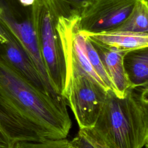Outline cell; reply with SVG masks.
<instances>
[{
  "mask_svg": "<svg viewBox=\"0 0 148 148\" xmlns=\"http://www.w3.org/2000/svg\"><path fill=\"white\" fill-rule=\"evenodd\" d=\"M0 101L44 139L66 138L72 121L66 100L35 87L0 58Z\"/></svg>",
  "mask_w": 148,
  "mask_h": 148,
  "instance_id": "1",
  "label": "cell"
},
{
  "mask_svg": "<svg viewBox=\"0 0 148 148\" xmlns=\"http://www.w3.org/2000/svg\"><path fill=\"white\" fill-rule=\"evenodd\" d=\"M0 20L23 44L39 72L45 73L46 67L34 28L32 6H25L19 0H0Z\"/></svg>",
  "mask_w": 148,
  "mask_h": 148,
  "instance_id": "5",
  "label": "cell"
},
{
  "mask_svg": "<svg viewBox=\"0 0 148 148\" xmlns=\"http://www.w3.org/2000/svg\"><path fill=\"white\" fill-rule=\"evenodd\" d=\"M84 38L85 51L92 67L98 75V76L104 83L107 88L108 90H113V87L111 82L106 72V71L103 67V65L97 50L94 48L90 40L85 35Z\"/></svg>",
  "mask_w": 148,
  "mask_h": 148,
  "instance_id": "14",
  "label": "cell"
},
{
  "mask_svg": "<svg viewBox=\"0 0 148 148\" xmlns=\"http://www.w3.org/2000/svg\"><path fill=\"white\" fill-rule=\"evenodd\" d=\"M13 148H73L70 140L61 139H43L20 140L16 142Z\"/></svg>",
  "mask_w": 148,
  "mask_h": 148,
  "instance_id": "15",
  "label": "cell"
},
{
  "mask_svg": "<svg viewBox=\"0 0 148 148\" xmlns=\"http://www.w3.org/2000/svg\"><path fill=\"white\" fill-rule=\"evenodd\" d=\"M92 44L109 77L113 92L118 97L124 98L130 88L123 65V57L126 52Z\"/></svg>",
  "mask_w": 148,
  "mask_h": 148,
  "instance_id": "9",
  "label": "cell"
},
{
  "mask_svg": "<svg viewBox=\"0 0 148 148\" xmlns=\"http://www.w3.org/2000/svg\"><path fill=\"white\" fill-rule=\"evenodd\" d=\"M109 148H143L148 142V116L135 91L130 88L124 98L112 90L92 129Z\"/></svg>",
  "mask_w": 148,
  "mask_h": 148,
  "instance_id": "2",
  "label": "cell"
},
{
  "mask_svg": "<svg viewBox=\"0 0 148 148\" xmlns=\"http://www.w3.org/2000/svg\"><path fill=\"white\" fill-rule=\"evenodd\" d=\"M0 58L39 90L58 99L65 100L62 96L49 90L25 48L9 28L2 22H0Z\"/></svg>",
  "mask_w": 148,
  "mask_h": 148,
  "instance_id": "7",
  "label": "cell"
},
{
  "mask_svg": "<svg viewBox=\"0 0 148 148\" xmlns=\"http://www.w3.org/2000/svg\"><path fill=\"white\" fill-rule=\"evenodd\" d=\"M135 90L137 91L135 92L136 96L148 116V86L144 88L135 89Z\"/></svg>",
  "mask_w": 148,
  "mask_h": 148,
  "instance_id": "18",
  "label": "cell"
},
{
  "mask_svg": "<svg viewBox=\"0 0 148 148\" xmlns=\"http://www.w3.org/2000/svg\"><path fill=\"white\" fill-rule=\"evenodd\" d=\"M70 142L73 148H95L79 131Z\"/></svg>",
  "mask_w": 148,
  "mask_h": 148,
  "instance_id": "17",
  "label": "cell"
},
{
  "mask_svg": "<svg viewBox=\"0 0 148 148\" xmlns=\"http://www.w3.org/2000/svg\"><path fill=\"white\" fill-rule=\"evenodd\" d=\"M123 65L130 88L148 86V46L127 51Z\"/></svg>",
  "mask_w": 148,
  "mask_h": 148,
  "instance_id": "10",
  "label": "cell"
},
{
  "mask_svg": "<svg viewBox=\"0 0 148 148\" xmlns=\"http://www.w3.org/2000/svg\"><path fill=\"white\" fill-rule=\"evenodd\" d=\"M14 143L0 129V148H13Z\"/></svg>",
  "mask_w": 148,
  "mask_h": 148,
  "instance_id": "19",
  "label": "cell"
},
{
  "mask_svg": "<svg viewBox=\"0 0 148 148\" xmlns=\"http://www.w3.org/2000/svg\"><path fill=\"white\" fill-rule=\"evenodd\" d=\"M0 129L14 142L43 139L31 125L1 101Z\"/></svg>",
  "mask_w": 148,
  "mask_h": 148,
  "instance_id": "11",
  "label": "cell"
},
{
  "mask_svg": "<svg viewBox=\"0 0 148 148\" xmlns=\"http://www.w3.org/2000/svg\"><path fill=\"white\" fill-rule=\"evenodd\" d=\"M108 90L88 75L72 73L64 95L79 130L95 127L105 103Z\"/></svg>",
  "mask_w": 148,
  "mask_h": 148,
  "instance_id": "4",
  "label": "cell"
},
{
  "mask_svg": "<svg viewBox=\"0 0 148 148\" xmlns=\"http://www.w3.org/2000/svg\"><path fill=\"white\" fill-rule=\"evenodd\" d=\"M114 30L148 34V4L138 0L127 18Z\"/></svg>",
  "mask_w": 148,
  "mask_h": 148,
  "instance_id": "12",
  "label": "cell"
},
{
  "mask_svg": "<svg viewBox=\"0 0 148 148\" xmlns=\"http://www.w3.org/2000/svg\"><path fill=\"white\" fill-rule=\"evenodd\" d=\"M32 13L37 43L49 80L56 91L64 98L70 76L57 29L58 17L49 0H35Z\"/></svg>",
  "mask_w": 148,
  "mask_h": 148,
  "instance_id": "3",
  "label": "cell"
},
{
  "mask_svg": "<svg viewBox=\"0 0 148 148\" xmlns=\"http://www.w3.org/2000/svg\"><path fill=\"white\" fill-rule=\"evenodd\" d=\"M138 0H91L79 18L80 29L99 33L116 29L129 16Z\"/></svg>",
  "mask_w": 148,
  "mask_h": 148,
  "instance_id": "6",
  "label": "cell"
},
{
  "mask_svg": "<svg viewBox=\"0 0 148 148\" xmlns=\"http://www.w3.org/2000/svg\"><path fill=\"white\" fill-rule=\"evenodd\" d=\"M58 17H80L91 0H49Z\"/></svg>",
  "mask_w": 148,
  "mask_h": 148,
  "instance_id": "13",
  "label": "cell"
},
{
  "mask_svg": "<svg viewBox=\"0 0 148 148\" xmlns=\"http://www.w3.org/2000/svg\"><path fill=\"white\" fill-rule=\"evenodd\" d=\"M79 132L95 148H109L99 135L92 130H80Z\"/></svg>",
  "mask_w": 148,
  "mask_h": 148,
  "instance_id": "16",
  "label": "cell"
},
{
  "mask_svg": "<svg viewBox=\"0 0 148 148\" xmlns=\"http://www.w3.org/2000/svg\"><path fill=\"white\" fill-rule=\"evenodd\" d=\"M145 1L147 2V3L148 4V0H145Z\"/></svg>",
  "mask_w": 148,
  "mask_h": 148,
  "instance_id": "22",
  "label": "cell"
},
{
  "mask_svg": "<svg viewBox=\"0 0 148 148\" xmlns=\"http://www.w3.org/2000/svg\"><path fill=\"white\" fill-rule=\"evenodd\" d=\"M82 32L92 43L121 51L148 46V34L116 30L99 33Z\"/></svg>",
  "mask_w": 148,
  "mask_h": 148,
  "instance_id": "8",
  "label": "cell"
},
{
  "mask_svg": "<svg viewBox=\"0 0 148 148\" xmlns=\"http://www.w3.org/2000/svg\"><path fill=\"white\" fill-rule=\"evenodd\" d=\"M20 3L27 7L32 6L35 2V0H19Z\"/></svg>",
  "mask_w": 148,
  "mask_h": 148,
  "instance_id": "20",
  "label": "cell"
},
{
  "mask_svg": "<svg viewBox=\"0 0 148 148\" xmlns=\"http://www.w3.org/2000/svg\"><path fill=\"white\" fill-rule=\"evenodd\" d=\"M145 147H146V148H148V142H147V143L146 144Z\"/></svg>",
  "mask_w": 148,
  "mask_h": 148,
  "instance_id": "21",
  "label": "cell"
}]
</instances>
